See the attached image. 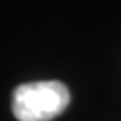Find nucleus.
<instances>
[{
    "mask_svg": "<svg viewBox=\"0 0 121 121\" xmlns=\"http://www.w3.org/2000/svg\"><path fill=\"white\" fill-rule=\"evenodd\" d=\"M69 101V89L60 81L25 82L13 89L12 113L19 121H51L64 113Z\"/></svg>",
    "mask_w": 121,
    "mask_h": 121,
    "instance_id": "f257e3e1",
    "label": "nucleus"
}]
</instances>
